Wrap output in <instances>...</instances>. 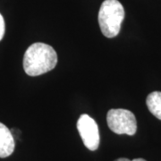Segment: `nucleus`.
<instances>
[{
  "label": "nucleus",
  "instance_id": "obj_1",
  "mask_svg": "<svg viewBox=\"0 0 161 161\" xmlns=\"http://www.w3.org/2000/svg\"><path fill=\"white\" fill-rule=\"evenodd\" d=\"M58 64V54L51 46L37 42L27 48L23 57V69L30 76H39L53 70Z\"/></svg>",
  "mask_w": 161,
  "mask_h": 161
},
{
  "label": "nucleus",
  "instance_id": "obj_2",
  "mask_svg": "<svg viewBox=\"0 0 161 161\" xmlns=\"http://www.w3.org/2000/svg\"><path fill=\"white\" fill-rule=\"evenodd\" d=\"M125 18V9L118 0H105L98 11V23L107 38H115Z\"/></svg>",
  "mask_w": 161,
  "mask_h": 161
},
{
  "label": "nucleus",
  "instance_id": "obj_3",
  "mask_svg": "<svg viewBox=\"0 0 161 161\" xmlns=\"http://www.w3.org/2000/svg\"><path fill=\"white\" fill-rule=\"evenodd\" d=\"M109 129L116 134L134 135L137 132L136 117L130 110L110 109L107 115Z\"/></svg>",
  "mask_w": 161,
  "mask_h": 161
},
{
  "label": "nucleus",
  "instance_id": "obj_4",
  "mask_svg": "<svg viewBox=\"0 0 161 161\" xmlns=\"http://www.w3.org/2000/svg\"><path fill=\"white\" fill-rule=\"evenodd\" d=\"M77 129L84 146L90 150H96L99 146V132L95 120L87 114L79 117Z\"/></svg>",
  "mask_w": 161,
  "mask_h": 161
},
{
  "label": "nucleus",
  "instance_id": "obj_5",
  "mask_svg": "<svg viewBox=\"0 0 161 161\" xmlns=\"http://www.w3.org/2000/svg\"><path fill=\"white\" fill-rule=\"evenodd\" d=\"M15 143L12 132L5 125L0 123V158H7L13 154Z\"/></svg>",
  "mask_w": 161,
  "mask_h": 161
},
{
  "label": "nucleus",
  "instance_id": "obj_6",
  "mask_svg": "<svg viewBox=\"0 0 161 161\" xmlns=\"http://www.w3.org/2000/svg\"><path fill=\"white\" fill-rule=\"evenodd\" d=\"M146 104L150 113L161 120V92H153L149 94Z\"/></svg>",
  "mask_w": 161,
  "mask_h": 161
},
{
  "label": "nucleus",
  "instance_id": "obj_7",
  "mask_svg": "<svg viewBox=\"0 0 161 161\" xmlns=\"http://www.w3.org/2000/svg\"><path fill=\"white\" fill-rule=\"evenodd\" d=\"M6 31V25H5V20L0 14V40L3 39Z\"/></svg>",
  "mask_w": 161,
  "mask_h": 161
},
{
  "label": "nucleus",
  "instance_id": "obj_8",
  "mask_svg": "<svg viewBox=\"0 0 161 161\" xmlns=\"http://www.w3.org/2000/svg\"><path fill=\"white\" fill-rule=\"evenodd\" d=\"M115 161H146L143 158H135V159H133V160H130V159H128V158H117V159H115Z\"/></svg>",
  "mask_w": 161,
  "mask_h": 161
}]
</instances>
